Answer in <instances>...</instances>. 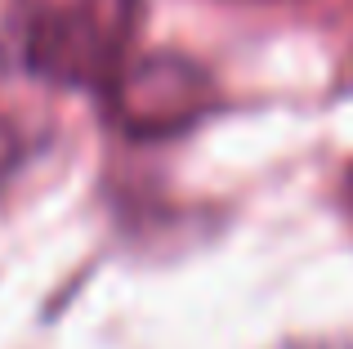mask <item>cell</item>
I'll return each instance as SVG.
<instances>
[{
    "instance_id": "1",
    "label": "cell",
    "mask_w": 353,
    "mask_h": 349,
    "mask_svg": "<svg viewBox=\"0 0 353 349\" xmlns=\"http://www.w3.org/2000/svg\"><path fill=\"white\" fill-rule=\"evenodd\" d=\"M139 0H14L9 32L23 63L59 86H112Z\"/></svg>"
},
{
    "instance_id": "2",
    "label": "cell",
    "mask_w": 353,
    "mask_h": 349,
    "mask_svg": "<svg viewBox=\"0 0 353 349\" xmlns=\"http://www.w3.org/2000/svg\"><path fill=\"white\" fill-rule=\"evenodd\" d=\"M108 103L121 130L157 139L192 126L210 108V81L174 54H152V59L121 68L108 86Z\"/></svg>"
},
{
    "instance_id": "3",
    "label": "cell",
    "mask_w": 353,
    "mask_h": 349,
    "mask_svg": "<svg viewBox=\"0 0 353 349\" xmlns=\"http://www.w3.org/2000/svg\"><path fill=\"white\" fill-rule=\"evenodd\" d=\"M349 201H353V170H349Z\"/></svg>"
}]
</instances>
